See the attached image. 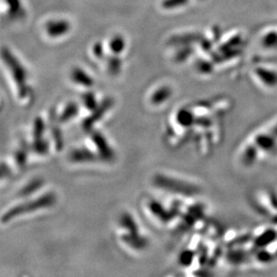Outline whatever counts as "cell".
<instances>
[{"instance_id": "6da1fadb", "label": "cell", "mask_w": 277, "mask_h": 277, "mask_svg": "<svg viewBox=\"0 0 277 277\" xmlns=\"http://www.w3.org/2000/svg\"><path fill=\"white\" fill-rule=\"evenodd\" d=\"M277 151V122L256 133L241 147L240 164L246 168L254 166L261 159L271 156Z\"/></svg>"}, {"instance_id": "7a4b0ae2", "label": "cell", "mask_w": 277, "mask_h": 277, "mask_svg": "<svg viewBox=\"0 0 277 277\" xmlns=\"http://www.w3.org/2000/svg\"><path fill=\"white\" fill-rule=\"evenodd\" d=\"M55 195L53 193H47L35 200L21 204L17 207L11 208L2 216V222H8L12 219L18 217L20 215H23L25 213L34 212V211L44 209V208H51L55 204Z\"/></svg>"}, {"instance_id": "3957f363", "label": "cell", "mask_w": 277, "mask_h": 277, "mask_svg": "<svg viewBox=\"0 0 277 277\" xmlns=\"http://www.w3.org/2000/svg\"><path fill=\"white\" fill-rule=\"evenodd\" d=\"M153 182L162 190H168L176 194L191 197L199 193V189L197 186L183 180L170 178L168 176L158 174L154 177Z\"/></svg>"}, {"instance_id": "277c9868", "label": "cell", "mask_w": 277, "mask_h": 277, "mask_svg": "<svg viewBox=\"0 0 277 277\" xmlns=\"http://www.w3.org/2000/svg\"><path fill=\"white\" fill-rule=\"evenodd\" d=\"M112 105H113V101L111 99H110V98L105 99L102 102L101 105H99L94 111H92V113L91 115L83 120V130H85V131H89V130H92V126L96 124L99 120L103 118V116L106 114L107 111L111 109Z\"/></svg>"}, {"instance_id": "5b68a950", "label": "cell", "mask_w": 277, "mask_h": 277, "mask_svg": "<svg viewBox=\"0 0 277 277\" xmlns=\"http://www.w3.org/2000/svg\"><path fill=\"white\" fill-rule=\"evenodd\" d=\"M92 142L97 148L100 156L105 161H111L114 159V152L111 149L105 138L101 133L94 131L92 134Z\"/></svg>"}, {"instance_id": "8992f818", "label": "cell", "mask_w": 277, "mask_h": 277, "mask_svg": "<svg viewBox=\"0 0 277 277\" xmlns=\"http://www.w3.org/2000/svg\"><path fill=\"white\" fill-rule=\"evenodd\" d=\"M255 77L263 86L275 88L277 86V72L267 68H257L254 70Z\"/></svg>"}, {"instance_id": "52a82bcc", "label": "cell", "mask_w": 277, "mask_h": 277, "mask_svg": "<svg viewBox=\"0 0 277 277\" xmlns=\"http://www.w3.org/2000/svg\"><path fill=\"white\" fill-rule=\"evenodd\" d=\"M148 208L152 212V214L155 217L160 219V221H162V222H170L173 218L176 217V215L178 213L177 208H173V209L168 211L162 207L161 204L155 200H151L148 204Z\"/></svg>"}, {"instance_id": "ba28073f", "label": "cell", "mask_w": 277, "mask_h": 277, "mask_svg": "<svg viewBox=\"0 0 277 277\" xmlns=\"http://www.w3.org/2000/svg\"><path fill=\"white\" fill-rule=\"evenodd\" d=\"M69 157L72 162H77V163L93 162L96 160V155L93 152L83 148L73 150L70 152Z\"/></svg>"}, {"instance_id": "9c48e42d", "label": "cell", "mask_w": 277, "mask_h": 277, "mask_svg": "<svg viewBox=\"0 0 277 277\" xmlns=\"http://www.w3.org/2000/svg\"><path fill=\"white\" fill-rule=\"evenodd\" d=\"M123 242L130 248L137 250H144L148 246V240L138 234H130L122 236Z\"/></svg>"}, {"instance_id": "30bf717a", "label": "cell", "mask_w": 277, "mask_h": 277, "mask_svg": "<svg viewBox=\"0 0 277 277\" xmlns=\"http://www.w3.org/2000/svg\"><path fill=\"white\" fill-rule=\"evenodd\" d=\"M176 120L178 124L182 128H190L195 125L196 118L194 113L187 108L180 109L176 115Z\"/></svg>"}, {"instance_id": "8fae6325", "label": "cell", "mask_w": 277, "mask_h": 277, "mask_svg": "<svg viewBox=\"0 0 277 277\" xmlns=\"http://www.w3.org/2000/svg\"><path fill=\"white\" fill-rule=\"evenodd\" d=\"M120 226L129 231L130 234H138V226L131 214L123 213L120 219Z\"/></svg>"}, {"instance_id": "7c38bea8", "label": "cell", "mask_w": 277, "mask_h": 277, "mask_svg": "<svg viewBox=\"0 0 277 277\" xmlns=\"http://www.w3.org/2000/svg\"><path fill=\"white\" fill-rule=\"evenodd\" d=\"M78 113V106L76 105V103L74 102H70L69 103L65 110L61 113L60 117V122H69V120H72Z\"/></svg>"}, {"instance_id": "4fadbf2b", "label": "cell", "mask_w": 277, "mask_h": 277, "mask_svg": "<svg viewBox=\"0 0 277 277\" xmlns=\"http://www.w3.org/2000/svg\"><path fill=\"white\" fill-rule=\"evenodd\" d=\"M171 95V90L167 86L160 88L156 92L152 94V103L155 105H159L162 102H166L167 100L170 98Z\"/></svg>"}, {"instance_id": "5bb4252c", "label": "cell", "mask_w": 277, "mask_h": 277, "mask_svg": "<svg viewBox=\"0 0 277 277\" xmlns=\"http://www.w3.org/2000/svg\"><path fill=\"white\" fill-rule=\"evenodd\" d=\"M43 185V180L42 179H34L30 183H28L25 187L20 191L21 197H28L30 195L33 194L35 191L40 190Z\"/></svg>"}, {"instance_id": "9a60e30c", "label": "cell", "mask_w": 277, "mask_h": 277, "mask_svg": "<svg viewBox=\"0 0 277 277\" xmlns=\"http://www.w3.org/2000/svg\"><path fill=\"white\" fill-rule=\"evenodd\" d=\"M73 79L75 83L83 85L85 87H90L93 84V81L82 70H74L73 72Z\"/></svg>"}, {"instance_id": "2e32d148", "label": "cell", "mask_w": 277, "mask_h": 277, "mask_svg": "<svg viewBox=\"0 0 277 277\" xmlns=\"http://www.w3.org/2000/svg\"><path fill=\"white\" fill-rule=\"evenodd\" d=\"M45 131V123L42 118L38 117L33 122V139L42 138Z\"/></svg>"}, {"instance_id": "e0dca14e", "label": "cell", "mask_w": 277, "mask_h": 277, "mask_svg": "<svg viewBox=\"0 0 277 277\" xmlns=\"http://www.w3.org/2000/svg\"><path fill=\"white\" fill-rule=\"evenodd\" d=\"M32 147L38 154H45L49 151V143L44 139H34Z\"/></svg>"}, {"instance_id": "ac0fdd59", "label": "cell", "mask_w": 277, "mask_h": 277, "mask_svg": "<svg viewBox=\"0 0 277 277\" xmlns=\"http://www.w3.org/2000/svg\"><path fill=\"white\" fill-rule=\"evenodd\" d=\"M27 146H22L20 147L18 151L15 153V160H16V163L20 168H23L26 161H27Z\"/></svg>"}, {"instance_id": "d6986e66", "label": "cell", "mask_w": 277, "mask_h": 277, "mask_svg": "<svg viewBox=\"0 0 277 277\" xmlns=\"http://www.w3.org/2000/svg\"><path fill=\"white\" fill-rule=\"evenodd\" d=\"M83 102L84 106L90 111H94L97 108V102L95 100L94 94H92L91 92H88L83 95Z\"/></svg>"}, {"instance_id": "ffe728a7", "label": "cell", "mask_w": 277, "mask_h": 277, "mask_svg": "<svg viewBox=\"0 0 277 277\" xmlns=\"http://www.w3.org/2000/svg\"><path fill=\"white\" fill-rule=\"evenodd\" d=\"M51 130H52V134H53V138L55 140L57 150L60 151L63 147V138L61 135V131L57 126L53 125V124H52Z\"/></svg>"}, {"instance_id": "44dd1931", "label": "cell", "mask_w": 277, "mask_h": 277, "mask_svg": "<svg viewBox=\"0 0 277 277\" xmlns=\"http://www.w3.org/2000/svg\"><path fill=\"white\" fill-rule=\"evenodd\" d=\"M194 257V253L192 251L185 250L180 254L179 261H180V265H182L184 267H189L192 264Z\"/></svg>"}]
</instances>
